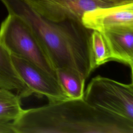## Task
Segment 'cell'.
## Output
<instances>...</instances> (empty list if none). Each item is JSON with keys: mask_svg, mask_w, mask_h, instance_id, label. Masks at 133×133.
<instances>
[{"mask_svg": "<svg viewBox=\"0 0 133 133\" xmlns=\"http://www.w3.org/2000/svg\"><path fill=\"white\" fill-rule=\"evenodd\" d=\"M11 127L14 133H133V122L95 108L84 99L23 110Z\"/></svg>", "mask_w": 133, "mask_h": 133, "instance_id": "obj_1", "label": "cell"}, {"mask_svg": "<svg viewBox=\"0 0 133 133\" xmlns=\"http://www.w3.org/2000/svg\"><path fill=\"white\" fill-rule=\"evenodd\" d=\"M9 14L16 15L29 25L56 69L69 68L86 79L90 67L89 41L92 30L81 22L50 21L35 11L25 0H1Z\"/></svg>", "mask_w": 133, "mask_h": 133, "instance_id": "obj_2", "label": "cell"}, {"mask_svg": "<svg viewBox=\"0 0 133 133\" xmlns=\"http://www.w3.org/2000/svg\"><path fill=\"white\" fill-rule=\"evenodd\" d=\"M0 43L11 55L36 65L56 78V69L27 23L9 14L0 26Z\"/></svg>", "mask_w": 133, "mask_h": 133, "instance_id": "obj_3", "label": "cell"}, {"mask_svg": "<svg viewBox=\"0 0 133 133\" xmlns=\"http://www.w3.org/2000/svg\"><path fill=\"white\" fill-rule=\"evenodd\" d=\"M84 100L99 110L133 122V84L101 76L94 77L84 91Z\"/></svg>", "mask_w": 133, "mask_h": 133, "instance_id": "obj_4", "label": "cell"}, {"mask_svg": "<svg viewBox=\"0 0 133 133\" xmlns=\"http://www.w3.org/2000/svg\"><path fill=\"white\" fill-rule=\"evenodd\" d=\"M37 13L54 22H81L84 14L92 9L133 2V0H25ZM82 23V22H81Z\"/></svg>", "mask_w": 133, "mask_h": 133, "instance_id": "obj_5", "label": "cell"}, {"mask_svg": "<svg viewBox=\"0 0 133 133\" xmlns=\"http://www.w3.org/2000/svg\"><path fill=\"white\" fill-rule=\"evenodd\" d=\"M11 58L17 72L32 94L45 97L49 102L69 98L56 78L22 58L14 55Z\"/></svg>", "mask_w": 133, "mask_h": 133, "instance_id": "obj_6", "label": "cell"}, {"mask_svg": "<svg viewBox=\"0 0 133 133\" xmlns=\"http://www.w3.org/2000/svg\"><path fill=\"white\" fill-rule=\"evenodd\" d=\"M81 22L86 28L99 32L119 26L133 27V2L88 11Z\"/></svg>", "mask_w": 133, "mask_h": 133, "instance_id": "obj_7", "label": "cell"}, {"mask_svg": "<svg viewBox=\"0 0 133 133\" xmlns=\"http://www.w3.org/2000/svg\"><path fill=\"white\" fill-rule=\"evenodd\" d=\"M108 44L111 61L129 65L132 79L133 27L119 26L101 32Z\"/></svg>", "mask_w": 133, "mask_h": 133, "instance_id": "obj_8", "label": "cell"}, {"mask_svg": "<svg viewBox=\"0 0 133 133\" xmlns=\"http://www.w3.org/2000/svg\"><path fill=\"white\" fill-rule=\"evenodd\" d=\"M0 88L12 91L21 99L32 95L17 72L10 53L1 43Z\"/></svg>", "mask_w": 133, "mask_h": 133, "instance_id": "obj_9", "label": "cell"}, {"mask_svg": "<svg viewBox=\"0 0 133 133\" xmlns=\"http://www.w3.org/2000/svg\"><path fill=\"white\" fill-rule=\"evenodd\" d=\"M56 74L69 98L83 99L86 79L80 73L69 68H60L56 69Z\"/></svg>", "mask_w": 133, "mask_h": 133, "instance_id": "obj_10", "label": "cell"}, {"mask_svg": "<svg viewBox=\"0 0 133 133\" xmlns=\"http://www.w3.org/2000/svg\"><path fill=\"white\" fill-rule=\"evenodd\" d=\"M89 54L92 71L111 61L108 44L101 32L95 30L91 31L89 41Z\"/></svg>", "mask_w": 133, "mask_h": 133, "instance_id": "obj_11", "label": "cell"}, {"mask_svg": "<svg viewBox=\"0 0 133 133\" xmlns=\"http://www.w3.org/2000/svg\"><path fill=\"white\" fill-rule=\"evenodd\" d=\"M21 98L12 91L0 88V122H11L21 113Z\"/></svg>", "mask_w": 133, "mask_h": 133, "instance_id": "obj_12", "label": "cell"}, {"mask_svg": "<svg viewBox=\"0 0 133 133\" xmlns=\"http://www.w3.org/2000/svg\"><path fill=\"white\" fill-rule=\"evenodd\" d=\"M0 133H14L11 122H0Z\"/></svg>", "mask_w": 133, "mask_h": 133, "instance_id": "obj_13", "label": "cell"}]
</instances>
